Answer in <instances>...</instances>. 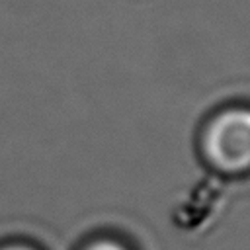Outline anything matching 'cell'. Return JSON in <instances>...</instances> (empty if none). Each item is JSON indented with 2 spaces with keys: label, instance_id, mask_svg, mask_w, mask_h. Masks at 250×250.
Instances as JSON below:
<instances>
[{
  "label": "cell",
  "instance_id": "3957f363",
  "mask_svg": "<svg viewBox=\"0 0 250 250\" xmlns=\"http://www.w3.org/2000/svg\"><path fill=\"white\" fill-rule=\"evenodd\" d=\"M0 250H41V248L29 240H6L0 242Z\"/></svg>",
  "mask_w": 250,
  "mask_h": 250
},
{
  "label": "cell",
  "instance_id": "6da1fadb",
  "mask_svg": "<svg viewBox=\"0 0 250 250\" xmlns=\"http://www.w3.org/2000/svg\"><path fill=\"white\" fill-rule=\"evenodd\" d=\"M207 160L223 172L250 170V109H227L215 115L203 133Z\"/></svg>",
  "mask_w": 250,
  "mask_h": 250
},
{
  "label": "cell",
  "instance_id": "7a4b0ae2",
  "mask_svg": "<svg viewBox=\"0 0 250 250\" xmlns=\"http://www.w3.org/2000/svg\"><path fill=\"white\" fill-rule=\"evenodd\" d=\"M78 250H133V248L115 236H96V238L84 242Z\"/></svg>",
  "mask_w": 250,
  "mask_h": 250
}]
</instances>
